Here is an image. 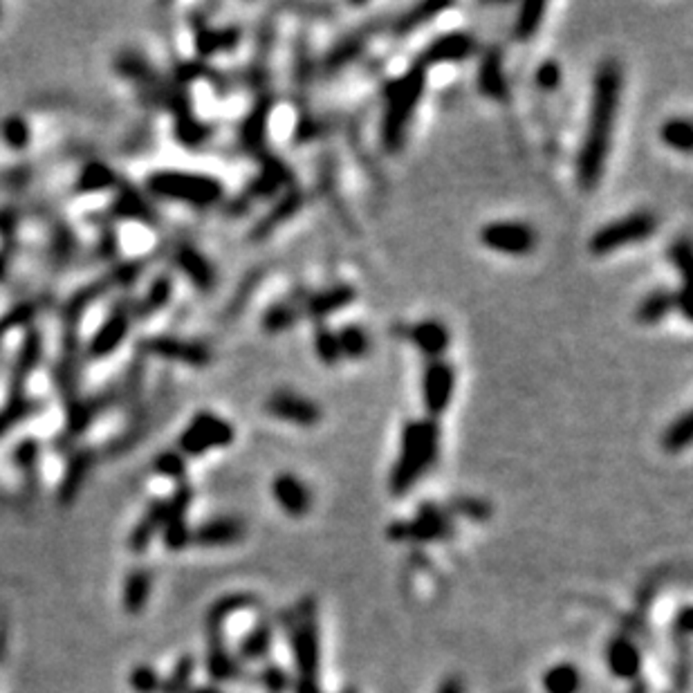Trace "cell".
Instances as JSON below:
<instances>
[{
	"label": "cell",
	"mask_w": 693,
	"mask_h": 693,
	"mask_svg": "<svg viewBox=\"0 0 693 693\" xmlns=\"http://www.w3.org/2000/svg\"><path fill=\"white\" fill-rule=\"evenodd\" d=\"M621 88H624L621 65L613 59L604 61L597 68L595 81H592L590 114H588L584 142L577 153V183L586 191L595 189L604 175L619 110Z\"/></svg>",
	"instance_id": "1"
},
{
	"label": "cell",
	"mask_w": 693,
	"mask_h": 693,
	"mask_svg": "<svg viewBox=\"0 0 693 693\" xmlns=\"http://www.w3.org/2000/svg\"><path fill=\"white\" fill-rule=\"evenodd\" d=\"M424 85H427V70L420 68L418 64L411 65L404 74L386 81L384 90H381L384 110H381L380 126L384 151L398 153L404 146L415 110L424 97Z\"/></svg>",
	"instance_id": "2"
},
{
	"label": "cell",
	"mask_w": 693,
	"mask_h": 693,
	"mask_svg": "<svg viewBox=\"0 0 693 693\" xmlns=\"http://www.w3.org/2000/svg\"><path fill=\"white\" fill-rule=\"evenodd\" d=\"M440 453V427L436 420L422 418L404 424L400 438V453L391 474V491L404 496L413 490L438 460Z\"/></svg>",
	"instance_id": "3"
},
{
	"label": "cell",
	"mask_w": 693,
	"mask_h": 693,
	"mask_svg": "<svg viewBox=\"0 0 693 693\" xmlns=\"http://www.w3.org/2000/svg\"><path fill=\"white\" fill-rule=\"evenodd\" d=\"M146 189L155 198L195 209L216 207L224 198V186L218 178L178 169H162L151 173L146 178Z\"/></svg>",
	"instance_id": "4"
},
{
	"label": "cell",
	"mask_w": 693,
	"mask_h": 693,
	"mask_svg": "<svg viewBox=\"0 0 693 693\" xmlns=\"http://www.w3.org/2000/svg\"><path fill=\"white\" fill-rule=\"evenodd\" d=\"M658 218L651 212H635L629 216L613 220V223L604 224L597 229L588 241V250L595 256H609L621 247L635 245V243H644L656 233Z\"/></svg>",
	"instance_id": "5"
},
{
	"label": "cell",
	"mask_w": 693,
	"mask_h": 693,
	"mask_svg": "<svg viewBox=\"0 0 693 693\" xmlns=\"http://www.w3.org/2000/svg\"><path fill=\"white\" fill-rule=\"evenodd\" d=\"M312 613V606L299 609L290 624V642H292L294 662L301 676V693H319V630Z\"/></svg>",
	"instance_id": "6"
},
{
	"label": "cell",
	"mask_w": 693,
	"mask_h": 693,
	"mask_svg": "<svg viewBox=\"0 0 693 693\" xmlns=\"http://www.w3.org/2000/svg\"><path fill=\"white\" fill-rule=\"evenodd\" d=\"M233 438H236V431H233L232 422L212 413V411H200L186 424L178 444L186 456H203V453L213 451V449L229 447Z\"/></svg>",
	"instance_id": "7"
},
{
	"label": "cell",
	"mask_w": 693,
	"mask_h": 693,
	"mask_svg": "<svg viewBox=\"0 0 693 693\" xmlns=\"http://www.w3.org/2000/svg\"><path fill=\"white\" fill-rule=\"evenodd\" d=\"M480 243L487 250L503 256H528L537 247V229L520 220H494L480 229Z\"/></svg>",
	"instance_id": "8"
},
{
	"label": "cell",
	"mask_w": 693,
	"mask_h": 693,
	"mask_svg": "<svg viewBox=\"0 0 693 693\" xmlns=\"http://www.w3.org/2000/svg\"><path fill=\"white\" fill-rule=\"evenodd\" d=\"M395 541H440L451 534V516L438 505H422L409 523H395L389 530Z\"/></svg>",
	"instance_id": "9"
},
{
	"label": "cell",
	"mask_w": 693,
	"mask_h": 693,
	"mask_svg": "<svg viewBox=\"0 0 693 693\" xmlns=\"http://www.w3.org/2000/svg\"><path fill=\"white\" fill-rule=\"evenodd\" d=\"M456 391V371L449 361H429L422 372V404L429 418L436 420L449 409Z\"/></svg>",
	"instance_id": "10"
},
{
	"label": "cell",
	"mask_w": 693,
	"mask_h": 693,
	"mask_svg": "<svg viewBox=\"0 0 693 693\" xmlns=\"http://www.w3.org/2000/svg\"><path fill=\"white\" fill-rule=\"evenodd\" d=\"M133 323V305L131 303H119L114 305L113 312L104 319L102 326L97 328V332L90 339L88 348H85V355L90 360H104V357L113 355L124 342H126L128 332H131Z\"/></svg>",
	"instance_id": "11"
},
{
	"label": "cell",
	"mask_w": 693,
	"mask_h": 693,
	"mask_svg": "<svg viewBox=\"0 0 693 693\" xmlns=\"http://www.w3.org/2000/svg\"><path fill=\"white\" fill-rule=\"evenodd\" d=\"M267 415L296 427H314L322 422V406L294 391H274L265 401Z\"/></svg>",
	"instance_id": "12"
},
{
	"label": "cell",
	"mask_w": 693,
	"mask_h": 693,
	"mask_svg": "<svg viewBox=\"0 0 693 693\" xmlns=\"http://www.w3.org/2000/svg\"><path fill=\"white\" fill-rule=\"evenodd\" d=\"M478 50L476 38L470 32H449L433 38L427 47L422 50L420 59L415 64L420 68L429 70L433 65H444V64H462V61L471 59Z\"/></svg>",
	"instance_id": "13"
},
{
	"label": "cell",
	"mask_w": 693,
	"mask_h": 693,
	"mask_svg": "<svg viewBox=\"0 0 693 693\" xmlns=\"http://www.w3.org/2000/svg\"><path fill=\"white\" fill-rule=\"evenodd\" d=\"M148 352L162 357V360L178 361V364L203 368L212 361V351L204 346L203 342H193V339H180V337H153L146 342Z\"/></svg>",
	"instance_id": "14"
},
{
	"label": "cell",
	"mask_w": 693,
	"mask_h": 693,
	"mask_svg": "<svg viewBox=\"0 0 693 693\" xmlns=\"http://www.w3.org/2000/svg\"><path fill=\"white\" fill-rule=\"evenodd\" d=\"M476 88L482 97L491 99V102H505L508 99L510 85L508 76H505L503 52L499 47H490L482 54L480 64H478Z\"/></svg>",
	"instance_id": "15"
},
{
	"label": "cell",
	"mask_w": 693,
	"mask_h": 693,
	"mask_svg": "<svg viewBox=\"0 0 693 693\" xmlns=\"http://www.w3.org/2000/svg\"><path fill=\"white\" fill-rule=\"evenodd\" d=\"M43 357V337L36 328H30L23 337L21 348H18L16 361H14L12 375H9V398H23L27 377L35 372V368L41 364Z\"/></svg>",
	"instance_id": "16"
},
{
	"label": "cell",
	"mask_w": 693,
	"mask_h": 693,
	"mask_svg": "<svg viewBox=\"0 0 693 693\" xmlns=\"http://www.w3.org/2000/svg\"><path fill=\"white\" fill-rule=\"evenodd\" d=\"M404 337H409V342L413 343L415 351L422 357H427L429 361L442 360L444 352L449 351V343H451V334L449 328L444 326L438 319H424L418 322L415 326H411L404 332Z\"/></svg>",
	"instance_id": "17"
},
{
	"label": "cell",
	"mask_w": 693,
	"mask_h": 693,
	"mask_svg": "<svg viewBox=\"0 0 693 693\" xmlns=\"http://www.w3.org/2000/svg\"><path fill=\"white\" fill-rule=\"evenodd\" d=\"M175 265L200 292H212L216 288V270H213L212 261L198 247L180 245L175 250Z\"/></svg>",
	"instance_id": "18"
},
{
	"label": "cell",
	"mask_w": 693,
	"mask_h": 693,
	"mask_svg": "<svg viewBox=\"0 0 693 693\" xmlns=\"http://www.w3.org/2000/svg\"><path fill=\"white\" fill-rule=\"evenodd\" d=\"M272 494L279 508L290 516H303L312 508V494L305 482L294 474H279L272 482Z\"/></svg>",
	"instance_id": "19"
},
{
	"label": "cell",
	"mask_w": 693,
	"mask_h": 693,
	"mask_svg": "<svg viewBox=\"0 0 693 693\" xmlns=\"http://www.w3.org/2000/svg\"><path fill=\"white\" fill-rule=\"evenodd\" d=\"M357 299V290L352 285H334V288L322 290L317 294H310L308 299L301 303V314L314 319V322H323L330 314L339 312L346 305H351Z\"/></svg>",
	"instance_id": "20"
},
{
	"label": "cell",
	"mask_w": 693,
	"mask_h": 693,
	"mask_svg": "<svg viewBox=\"0 0 693 693\" xmlns=\"http://www.w3.org/2000/svg\"><path fill=\"white\" fill-rule=\"evenodd\" d=\"M243 537V523L238 519H213L200 525L195 532H191V541L198 546L218 548V546H232V543L241 541Z\"/></svg>",
	"instance_id": "21"
},
{
	"label": "cell",
	"mask_w": 693,
	"mask_h": 693,
	"mask_svg": "<svg viewBox=\"0 0 693 693\" xmlns=\"http://www.w3.org/2000/svg\"><path fill=\"white\" fill-rule=\"evenodd\" d=\"M606 658H609L610 671L618 678H624V680H635L642 671V653L626 638L613 639Z\"/></svg>",
	"instance_id": "22"
},
{
	"label": "cell",
	"mask_w": 693,
	"mask_h": 693,
	"mask_svg": "<svg viewBox=\"0 0 693 693\" xmlns=\"http://www.w3.org/2000/svg\"><path fill=\"white\" fill-rule=\"evenodd\" d=\"M673 292L671 290H653L642 299V303L635 310V322L639 326H658L659 322L673 312Z\"/></svg>",
	"instance_id": "23"
},
{
	"label": "cell",
	"mask_w": 693,
	"mask_h": 693,
	"mask_svg": "<svg viewBox=\"0 0 693 693\" xmlns=\"http://www.w3.org/2000/svg\"><path fill=\"white\" fill-rule=\"evenodd\" d=\"M301 319V303L299 301H281V303L270 305L262 314V330L270 334L288 332L294 328Z\"/></svg>",
	"instance_id": "24"
},
{
	"label": "cell",
	"mask_w": 693,
	"mask_h": 693,
	"mask_svg": "<svg viewBox=\"0 0 693 693\" xmlns=\"http://www.w3.org/2000/svg\"><path fill=\"white\" fill-rule=\"evenodd\" d=\"M548 5L546 3H523L520 5L519 14H516L514 27H511V35L516 41H532L537 36V32L541 30L543 18H546Z\"/></svg>",
	"instance_id": "25"
},
{
	"label": "cell",
	"mask_w": 693,
	"mask_h": 693,
	"mask_svg": "<svg viewBox=\"0 0 693 693\" xmlns=\"http://www.w3.org/2000/svg\"><path fill=\"white\" fill-rule=\"evenodd\" d=\"M241 41V30L238 27H224V30H204L198 32L195 36V50L200 52V56H212L220 50H233Z\"/></svg>",
	"instance_id": "26"
},
{
	"label": "cell",
	"mask_w": 693,
	"mask_h": 693,
	"mask_svg": "<svg viewBox=\"0 0 693 693\" xmlns=\"http://www.w3.org/2000/svg\"><path fill=\"white\" fill-rule=\"evenodd\" d=\"M117 184L114 171L102 162H90L81 169L79 178H76V191L79 193H97V191H106L110 186Z\"/></svg>",
	"instance_id": "27"
},
{
	"label": "cell",
	"mask_w": 693,
	"mask_h": 693,
	"mask_svg": "<svg viewBox=\"0 0 693 693\" xmlns=\"http://www.w3.org/2000/svg\"><path fill=\"white\" fill-rule=\"evenodd\" d=\"M164 520H166V503L157 500V503H153L151 508H148L144 519L137 523V528L133 530L131 548L133 549H144L148 543H151L153 534H155L157 530L164 525Z\"/></svg>",
	"instance_id": "28"
},
{
	"label": "cell",
	"mask_w": 693,
	"mask_h": 693,
	"mask_svg": "<svg viewBox=\"0 0 693 693\" xmlns=\"http://www.w3.org/2000/svg\"><path fill=\"white\" fill-rule=\"evenodd\" d=\"M659 137L671 151L691 153L693 146V128L687 117H671L659 128Z\"/></svg>",
	"instance_id": "29"
},
{
	"label": "cell",
	"mask_w": 693,
	"mask_h": 693,
	"mask_svg": "<svg viewBox=\"0 0 693 693\" xmlns=\"http://www.w3.org/2000/svg\"><path fill=\"white\" fill-rule=\"evenodd\" d=\"M339 343V351H342V360L348 357V360H361L366 355L368 348H371V339H368V332L357 323H351V326H343L334 332Z\"/></svg>",
	"instance_id": "30"
},
{
	"label": "cell",
	"mask_w": 693,
	"mask_h": 693,
	"mask_svg": "<svg viewBox=\"0 0 693 693\" xmlns=\"http://www.w3.org/2000/svg\"><path fill=\"white\" fill-rule=\"evenodd\" d=\"M90 465H93V456H90V451H79L70 458L68 470H65V476H64V485H61V500H64V503H68V500L74 499L79 487L84 485Z\"/></svg>",
	"instance_id": "31"
},
{
	"label": "cell",
	"mask_w": 693,
	"mask_h": 693,
	"mask_svg": "<svg viewBox=\"0 0 693 693\" xmlns=\"http://www.w3.org/2000/svg\"><path fill=\"white\" fill-rule=\"evenodd\" d=\"M548 693H577L581 689V673L572 664H557L543 676Z\"/></svg>",
	"instance_id": "32"
},
{
	"label": "cell",
	"mask_w": 693,
	"mask_h": 693,
	"mask_svg": "<svg viewBox=\"0 0 693 693\" xmlns=\"http://www.w3.org/2000/svg\"><path fill=\"white\" fill-rule=\"evenodd\" d=\"M691 438H693V413L691 411H685L680 418L673 420V422L668 424V429L662 436V444L668 453H680L689 447Z\"/></svg>",
	"instance_id": "33"
},
{
	"label": "cell",
	"mask_w": 693,
	"mask_h": 693,
	"mask_svg": "<svg viewBox=\"0 0 693 693\" xmlns=\"http://www.w3.org/2000/svg\"><path fill=\"white\" fill-rule=\"evenodd\" d=\"M171 294H173V281L169 276H160L155 283L151 285V290L144 294V299L137 301V305H133V314H140V317H148L155 310L164 308L169 303Z\"/></svg>",
	"instance_id": "34"
},
{
	"label": "cell",
	"mask_w": 693,
	"mask_h": 693,
	"mask_svg": "<svg viewBox=\"0 0 693 693\" xmlns=\"http://www.w3.org/2000/svg\"><path fill=\"white\" fill-rule=\"evenodd\" d=\"M38 411V404L30 398H9L7 404L0 409V438L9 431L12 427H16L18 422H23L25 418L35 415Z\"/></svg>",
	"instance_id": "35"
},
{
	"label": "cell",
	"mask_w": 693,
	"mask_h": 693,
	"mask_svg": "<svg viewBox=\"0 0 693 693\" xmlns=\"http://www.w3.org/2000/svg\"><path fill=\"white\" fill-rule=\"evenodd\" d=\"M148 590H151V577L146 570H135L126 584V595H124V604H126L128 613H140L144 609L148 599Z\"/></svg>",
	"instance_id": "36"
},
{
	"label": "cell",
	"mask_w": 693,
	"mask_h": 693,
	"mask_svg": "<svg viewBox=\"0 0 693 693\" xmlns=\"http://www.w3.org/2000/svg\"><path fill=\"white\" fill-rule=\"evenodd\" d=\"M449 7H451V5H447V3L415 5V7L411 9L409 14H404V16L400 18L398 25H395V32H398V35H404V32L415 30V27L422 25V23H427V21H431L436 14L444 12V9H449Z\"/></svg>",
	"instance_id": "37"
},
{
	"label": "cell",
	"mask_w": 693,
	"mask_h": 693,
	"mask_svg": "<svg viewBox=\"0 0 693 693\" xmlns=\"http://www.w3.org/2000/svg\"><path fill=\"white\" fill-rule=\"evenodd\" d=\"M272 647V626L270 624H258L241 644L243 658L247 659H261L270 653Z\"/></svg>",
	"instance_id": "38"
},
{
	"label": "cell",
	"mask_w": 693,
	"mask_h": 693,
	"mask_svg": "<svg viewBox=\"0 0 693 693\" xmlns=\"http://www.w3.org/2000/svg\"><path fill=\"white\" fill-rule=\"evenodd\" d=\"M0 135H3L5 144L14 151H23V148L30 146L32 142V128L30 124L23 117H7L0 128Z\"/></svg>",
	"instance_id": "39"
},
{
	"label": "cell",
	"mask_w": 693,
	"mask_h": 693,
	"mask_svg": "<svg viewBox=\"0 0 693 693\" xmlns=\"http://www.w3.org/2000/svg\"><path fill=\"white\" fill-rule=\"evenodd\" d=\"M296 207H301V195H288L285 200H281L279 207H276L274 212H272L265 220H261V223L256 224V229H254L256 238H262V236H267L270 232H274V229L279 227L281 223H285V220L292 216V213L296 212Z\"/></svg>",
	"instance_id": "40"
},
{
	"label": "cell",
	"mask_w": 693,
	"mask_h": 693,
	"mask_svg": "<svg viewBox=\"0 0 693 693\" xmlns=\"http://www.w3.org/2000/svg\"><path fill=\"white\" fill-rule=\"evenodd\" d=\"M314 352H317V357L326 366H337L342 361V351H339L334 330L326 326H319L314 330Z\"/></svg>",
	"instance_id": "41"
},
{
	"label": "cell",
	"mask_w": 693,
	"mask_h": 693,
	"mask_svg": "<svg viewBox=\"0 0 693 693\" xmlns=\"http://www.w3.org/2000/svg\"><path fill=\"white\" fill-rule=\"evenodd\" d=\"M38 310H41V305H38L36 301H27V303H21L9 310V312H5L3 317H0V339H3L9 330L35 322Z\"/></svg>",
	"instance_id": "42"
},
{
	"label": "cell",
	"mask_w": 693,
	"mask_h": 693,
	"mask_svg": "<svg viewBox=\"0 0 693 693\" xmlns=\"http://www.w3.org/2000/svg\"><path fill=\"white\" fill-rule=\"evenodd\" d=\"M270 110H272V104L265 102L262 106H258L254 113L250 114V119H247L245 124H243V142H245L247 146H256L258 142L262 140V135H265L267 117H270Z\"/></svg>",
	"instance_id": "43"
},
{
	"label": "cell",
	"mask_w": 693,
	"mask_h": 693,
	"mask_svg": "<svg viewBox=\"0 0 693 693\" xmlns=\"http://www.w3.org/2000/svg\"><path fill=\"white\" fill-rule=\"evenodd\" d=\"M668 262H671L673 270L682 276V283H687V276H689V262H691V243L689 238L682 236L668 245Z\"/></svg>",
	"instance_id": "44"
},
{
	"label": "cell",
	"mask_w": 693,
	"mask_h": 693,
	"mask_svg": "<svg viewBox=\"0 0 693 693\" xmlns=\"http://www.w3.org/2000/svg\"><path fill=\"white\" fill-rule=\"evenodd\" d=\"M561 65L554 59H546L543 64H539L537 73H534V84H537L543 93H554V90L561 85Z\"/></svg>",
	"instance_id": "45"
},
{
	"label": "cell",
	"mask_w": 693,
	"mask_h": 693,
	"mask_svg": "<svg viewBox=\"0 0 693 693\" xmlns=\"http://www.w3.org/2000/svg\"><path fill=\"white\" fill-rule=\"evenodd\" d=\"M207 671L212 673V678H216V680H229V678H233L238 673V664L229 658V653L224 651L223 647H216L212 656H209Z\"/></svg>",
	"instance_id": "46"
},
{
	"label": "cell",
	"mask_w": 693,
	"mask_h": 693,
	"mask_svg": "<svg viewBox=\"0 0 693 693\" xmlns=\"http://www.w3.org/2000/svg\"><path fill=\"white\" fill-rule=\"evenodd\" d=\"M250 601H252L250 597H245V595H233V597H227V599L220 601L216 609L212 610V615H209V624H212V629L218 630L220 626H223V621L229 618V615L236 613V610H241L243 606H247Z\"/></svg>",
	"instance_id": "47"
},
{
	"label": "cell",
	"mask_w": 693,
	"mask_h": 693,
	"mask_svg": "<svg viewBox=\"0 0 693 693\" xmlns=\"http://www.w3.org/2000/svg\"><path fill=\"white\" fill-rule=\"evenodd\" d=\"M364 41H366V38L361 36V35H355V36L346 38V41H343L342 45L337 47V50L330 52V56H328V65H330V68H339V65H343V64H348V61H351V59H355L357 52H360L361 45H364Z\"/></svg>",
	"instance_id": "48"
},
{
	"label": "cell",
	"mask_w": 693,
	"mask_h": 693,
	"mask_svg": "<svg viewBox=\"0 0 693 693\" xmlns=\"http://www.w3.org/2000/svg\"><path fill=\"white\" fill-rule=\"evenodd\" d=\"M155 470L162 476L183 478L184 476V458L178 451H164L155 458Z\"/></svg>",
	"instance_id": "49"
},
{
	"label": "cell",
	"mask_w": 693,
	"mask_h": 693,
	"mask_svg": "<svg viewBox=\"0 0 693 693\" xmlns=\"http://www.w3.org/2000/svg\"><path fill=\"white\" fill-rule=\"evenodd\" d=\"M193 673V659H183L175 667V673L164 682V693H184Z\"/></svg>",
	"instance_id": "50"
},
{
	"label": "cell",
	"mask_w": 693,
	"mask_h": 693,
	"mask_svg": "<svg viewBox=\"0 0 693 693\" xmlns=\"http://www.w3.org/2000/svg\"><path fill=\"white\" fill-rule=\"evenodd\" d=\"M261 680L270 693H285L290 689L288 673L281 667H265L261 673Z\"/></svg>",
	"instance_id": "51"
},
{
	"label": "cell",
	"mask_w": 693,
	"mask_h": 693,
	"mask_svg": "<svg viewBox=\"0 0 693 693\" xmlns=\"http://www.w3.org/2000/svg\"><path fill=\"white\" fill-rule=\"evenodd\" d=\"M133 689L140 693H153L157 689V676L153 668L148 667H137L131 676Z\"/></svg>",
	"instance_id": "52"
},
{
	"label": "cell",
	"mask_w": 693,
	"mask_h": 693,
	"mask_svg": "<svg viewBox=\"0 0 693 693\" xmlns=\"http://www.w3.org/2000/svg\"><path fill=\"white\" fill-rule=\"evenodd\" d=\"M673 308L678 310V312L682 314V317L687 319V322H691V308H689V288H687V283H682L680 288L673 292Z\"/></svg>",
	"instance_id": "53"
},
{
	"label": "cell",
	"mask_w": 693,
	"mask_h": 693,
	"mask_svg": "<svg viewBox=\"0 0 693 693\" xmlns=\"http://www.w3.org/2000/svg\"><path fill=\"white\" fill-rule=\"evenodd\" d=\"M438 693H465V687H462V680H458V678H449V680H444L440 685Z\"/></svg>",
	"instance_id": "54"
},
{
	"label": "cell",
	"mask_w": 693,
	"mask_h": 693,
	"mask_svg": "<svg viewBox=\"0 0 693 693\" xmlns=\"http://www.w3.org/2000/svg\"><path fill=\"white\" fill-rule=\"evenodd\" d=\"M191 693H220V691L213 689V687H203V689H195V691H191Z\"/></svg>",
	"instance_id": "55"
},
{
	"label": "cell",
	"mask_w": 693,
	"mask_h": 693,
	"mask_svg": "<svg viewBox=\"0 0 693 693\" xmlns=\"http://www.w3.org/2000/svg\"><path fill=\"white\" fill-rule=\"evenodd\" d=\"M0 16H3V7H0Z\"/></svg>",
	"instance_id": "56"
}]
</instances>
